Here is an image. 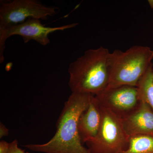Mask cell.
I'll return each mask as SVG.
<instances>
[{
    "label": "cell",
    "instance_id": "cell-1",
    "mask_svg": "<svg viewBox=\"0 0 153 153\" xmlns=\"http://www.w3.org/2000/svg\"><path fill=\"white\" fill-rule=\"evenodd\" d=\"M93 95L72 92L64 103L52 139L45 143L29 144L24 147L33 152L43 153H90L80 140L78 122Z\"/></svg>",
    "mask_w": 153,
    "mask_h": 153
},
{
    "label": "cell",
    "instance_id": "cell-2",
    "mask_svg": "<svg viewBox=\"0 0 153 153\" xmlns=\"http://www.w3.org/2000/svg\"><path fill=\"white\" fill-rule=\"evenodd\" d=\"M110 53L102 47L88 49L70 63L68 84L71 92L97 96L106 90L109 84Z\"/></svg>",
    "mask_w": 153,
    "mask_h": 153
},
{
    "label": "cell",
    "instance_id": "cell-3",
    "mask_svg": "<svg viewBox=\"0 0 153 153\" xmlns=\"http://www.w3.org/2000/svg\"><path fill=\"white\" fill-rule=\"evenodd\" d=\"M153 50L148 46L135 45L123 51L116 49L108 58L109 84L107 88L137 86L152 64Z\"/></svg>",
    "mask_w": 153,
    "mask_h": 153
},
{
    "label": "cell",
    "instance_id": "cell-4",
    "mask_svg": "<svg viewBox=\"0 0 153 153\" xmlns=\"http://www.w3.org/2000/svg\"><path fill=\"white\" fill-rule=\"evenodd\" d=\"M100 105V126L96 136L85 143L87 149L90 153L123 152L128 147L129 137L124 129L122 119Z\"/></svg>",
    "mask_w": 153,
    "mask_h": 153
},
{
    "label": "cell",
    "instance_id": "cell-5",
    "mask_svg": "<svg viewBox=\"0 0 153 153\" xmlns=\"http://www.w3.org/2000/svg\"><path fill=\"white\" fill-rule=\"evenodd\" d=\"M56 8L36 0H14L0 7V31L22 24L29 19L47 20L57 13Z\"/></svg>",
    "mask_w": 153,
    "mask_h": 153
},
{
    "label": "cell",
    "instance_id": "cell-6",
    "mask_svg": "<svg viewBox=\"0 0 153 153\" xmlns=\"http://www.w3.org/2000/svg\"><path fill=\"white\" fill-rule=\"evenodd\" d=\"M77 23H73L58 27H46L42 25L41 20L31 19L22 24L15 25L3 31H0V60H4V52L5 42L12 36L18 35L23 38L24 42L27 43L34 40L42 46H46L50 43L49 35L53 32L70 29L76 27Z\"/></svg>",
    "mask_w": 153,
    "mask_h": 153
},
{
    "label": "cell",
    "instance_id": "cell-7",
    "mask_svg": "<svg viewBox=\"0 0 153 153\" xmlns=\"http://www.w3.org/2000/svg\"><path fill=\"white\" fill-rule=\"evenodd\" d=\"M95 97L101 105L107 108L121 119L132 112L140 102L137 88L130 85L107 88Z\"/></svg>",
    "mask_w": 153,
    "mask_h": 153
},
{
    "label": "cell",
    "instance_id": "cell-8",
    "mask_svg": "<svg viewBox=\"0 0 153 153\" xmlns=\"http://www.w3.org/2000/svg\"><path fill=\"white\" fill-rule=\"evenodd\" d=\"M121 119L129 137L141 135H153V111L147 102L140 101L132 112Z\"/></svg>",
    "mask_w": 153,
    "mask_h": 153
},
{
    "label": "cell",
    "instance_id": "cell-9",
    "mask_svg": "<svg viewBox=\"0 0 153 153\" xmlns=\"http://www.w3.org/2000/svg\"><path fill=\"white\" fill-rule=\"evenodd\" d=\"M101 120L100 105L95 96L93 95L88 106L80 115L78 120V132L82 143H85L96 136Z\"/></svg>",
    "mask_w": 153,
    "mask_h": 153
},
{
    "label": "cell",
    "instance_id": "cell-10",
    "mask_svg": "<svg viewBox=\"0 0 153 153\" xmlns=\"http://www.w3.org/2000/svg\"><path fill=\"white\" fill-rule=\"evenodd\" d=\"M137 87L140 101L148 103L153 111V63L140 79Z\"/></svg>",
    "mask_w": 153,
    "mask_h": 153
},
{
    "label": "cell",
    "instance_id": "cell-11",
    "mask_svg": "<svg viewBox=\"0 0 153 153\" xmlns=\"http://www.w3.org/2000/svg\"><path fill=\"white\" fill-rule=\"evenodd\" d=\"M122 153H153V135L130 137L128 148Z\"/></svg>",
    "mask_w": 153,
    "mask_h": 153
},
{
    "label": "cell",
    "instance_id": "cell-12",
    "mask_svg": "<svg viewBox=\"0 0 153 153\" xmlns=\"http://www.w3.org/2000/svg\"><path fill=\"white\" fill-rule=\"evenodd\" d=\"M8 153H30L25 152L19 147V142L16 139L10 143V149Z\"/></svg>",
    "mask_w": 153,
    "mask_h": 153
},
{
    "label": "cell",
    "instance_id": "cell-13",
    "mask_svg": "<svg viewBox=\"0 0 153 153\" xmlns=\"http://www.w3.org/2000/svg\"><path fill=\"white\" fill-rule=\"evenodd\" d=\"M10 149V143L4 140L0 142V153H8Z\"/></svg>",
    "mask_w": 153,
    "mask_h": 153
},
{
    "label": "cell",
    "instance_id": "cell-14",
    "mask_svg": "<svg viewBox=\"0 0 153 153\" xmlns=\"http://www.w3.org/2000/svg\"><path fill=\"white\" fill-rule=\"evenodd\" d=\"M9 131L8 129L1 122L0 123V138H2L3 137L7 136L8 135Z\"/></svg>",
    "mask_w": 153,
    "mask_h": 153
},
{
    "label": "cell",
    "instance_id": "cell-15",
    "mask_svg": "<svg viewBox=\"0 0 153 153\" xmlns=\"http://www.w3.org/2000/svg\"><path fill=\"white\" fill-rule=\"evenodd\" d=\"M148 1L151 9L153 10V0H149Z\"/></svg>",
    "mask_w": 153,
    "mask_h": 153
}]
</instances>
